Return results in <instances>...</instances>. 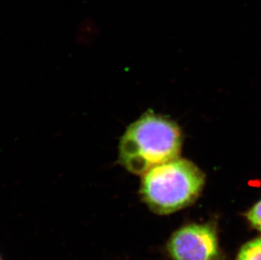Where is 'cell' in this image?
<instances>
[{
  "instance_id": "277c9868",
  "label": "cell",
  "mask_w": 261,
  "mask_h": 260,
  "mask_svg": "<svg viewBox=\"0 0 261 260\" xmlns=\"http://www.w3.org/2000/svg\"><path fill=\"white\" fill-rule=\"evenodd\" d=\"M236 260H261V237L254 238L242 246Z\"/></svg>"
},
{
  "instance_id": "6da1fadb",
  "label": "cell",
  "mask_w": 261,
  "mask_h": 260,
  "mask_svg": "<svg viewBox=\"0 0 261 260\" xmlns=\"http://www.w3.org/2000/svg\"><path fill=\"white\" fill-rule=\"evenodd\" d=\"M182 142L177 123L149 111L126 129L119 144L118 159L128 172L143 175L179 157Z\"/></svg>"
},
{
  "instance_id": "5b68a950",
  "label": "cell",
  "mask_w": 261,
  "mask_h": 260,
  "mask_svg": "<svg viewBox=\"0 0 261 260\" xmlns=\"http://www.w3.org/2000/svg\"><path fill=\"white\" fill-rule=\"evenodd\" d=\"M244 216L253 228L261 232V199L249 209Z\"/></svg>"
},
{
  "instance_id": "8992f818",
  "label": "cell",
  "mask_w": 261,
  "mask_h": 260,
  "mask_svg": "<svg viewBox=\"0 0 261 260\" xmlns=\"http://www.w3.org/2000/svg\"><path fill=\"white\" fill-rule=\"evenodd\" d=\"M0 260H2V258H1V257H0Z\"/></svg>"
},
{
  "instance_id": "7a4b0ae2",
  "label": "cell",
  "mask_w": 261,
  "mask_h": 260,
  "mask_svg": "<svg viewBox=\"0 0 261 260\" xmlns=\"http://www.w3.org/2000/svg\"><path fill=\"white\" fill-rule=\"evenodd\" d=\"M141 198L159 215L186 208L199 198L205 182L204 172L192 162L177 157L142 175Z\"/></svg>"
},
{
  "instance_id": "3957f363",
  "label": "cell",
  "mask_w": 261,
  "mask_h": 260,
  "mask_svg": "<svg viewBox=\"0 0 261 260\" xmlns=\"http://www.w3.org/2000/svg\"><path fill=\"white\" fill-rule=\"evenodd\" d=\"M168 252L173 260H218L221 250L217 229L210 223L182 226L171 236Z\"/></svg>"
}]
</instances>
